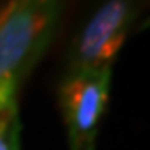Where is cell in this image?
Returning <instances> with one entry per match:
<instances>
[{"label":"cell","instance_id":"277c9868","mask_svg":"<svg viewBox=\"0 0 150 150\" xmlns=\"http://www.w3.org/2000/svg\"><path fill=\"white\" fill-rule=\"evenodd\" d=\"M21 148V121H19L17 90H0V150Z\"/></svg>","mask_w":150,"mask_h":150},{"label":"cell","instance_id":"6da1fadb","mask_svg":"<svg viewBox=\"0 0 150 150\" xmlns=\"http://www.w3.org/2000/svg\"><path fill=\"white\" fill-rule=\"evenodd\" d=\"M61 0H8L0 6V90L19 83L48 48Z\"/></svg>","mask_w":150,"mask_h":150},{"label":"cell","instance_id":"7a4b0ae2","mask_svg":"<svg viewBox=\"0 0 150 150\" xmlns=\"http://www.w3.org/2000/svg\"><path fill=\"white\" fill-rule=\"evenodd\" d=\"M110 98V67L69 69L61 81L59 102L71 150H94Z\"/></svg>","mask_w":150,"mask_h":150},{"label":"cell","instance_id":"3957f363","mask_svg":"<svg viewBox=\"0 0 150 150\" xmlns=\"http://www.w3.org/2000/svg\"><path fill=\"white\" fill-rule=\"evenodd\" d=\"M138 0H104L71 48V69L110 67L138 17Z\"/></svg>","mask_w":150,"mask_h":150}]
</instances>
